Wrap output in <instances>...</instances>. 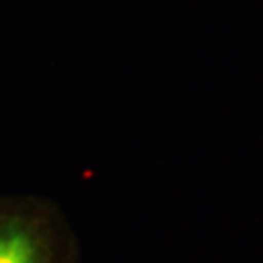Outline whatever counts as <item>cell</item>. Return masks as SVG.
<instances>
[{"mask_svg":"<svg viewBox=\"0 0 263 263\" xmlns=\"http://www.w3.org/2000/svg\"><path fill=\"white\" fill-rule=\"evenodd\" d=\"M57 209L41 197H0V263H65Z\"/></svg>","mask_w":263,"mask_h":263,"instance_id":"cell-1","label":"cell"}]
</instances>
